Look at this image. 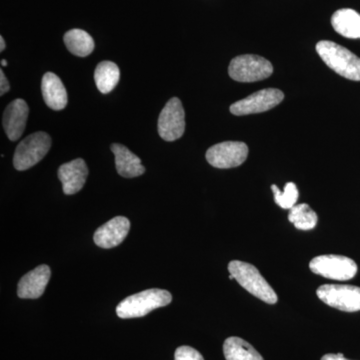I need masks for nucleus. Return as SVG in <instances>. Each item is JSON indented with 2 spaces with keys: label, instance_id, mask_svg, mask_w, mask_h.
<instances>
[{
  "label": "nucleus",
  "instance_id": "nucleus-13",
  "mask_svg": "<svg viewBox=\"0 0 360 360\" xmlns=\"http://www.w3.org/2000/svg\"><path fill=\"white\" fill-rule=\"evenodd\" d=\"M89 169L82 158L65 163L58 169V179L63 184V193L66 195L77 193L82 191L86 181Z\"/></svg>",
  "mask_w": 360,
  "mask_h": 360
},
{
  "label": "nucleus",
  "instance_id": "nucleus-3",
  "mask_svg": "<svg viewBox=\"0 0 360 360\" xmlns=\"http://www.w3.org/2000/svg\"><path fill=\"white\" fill-rule=\"evenodd\" d=\"M229 270L234 279L255 297L269 304H274L278 300L276 291L252 264L233 260L229 264Z\"/></svg>",
  "mask_w": 360,
  "mask_h": 360
},
{
  "label": "nucleus",
  "instance_id": "nucleus-24",
  "mask_svg": "<svg viewBox=\"0 0 360 360\" xmlns=\"http://www.w3.org/2000/svg\"><path fill=\"white\" fill-rule=\"evenodd\" d=\"M9 89H11V85H9L8 80H7L4 71L0 70V94L4 96Z\"/></svg>",
  "mask_w": 360,
  "mask_h": 360
},
{
  "label": "nucleus",
  "instance_id": "nucleus-15",
  "mask_svg": "<svg viewBox=\"0 0 360 360\" xmlns=\"http://www.w3.org/2000/svg\"><path fill=\"white\" fill-rule=\"evenodd\" d=\"M42 96L46 105L53 110H63L68 105V92L58 75L45 73L41 82Z\"/></svg>",
  "mask_w": 360,
  "mask_h": 360
},
{
  "label": "nucleus",
  "instance_id": "nucleus-12",
  "mask_svg": "<svg viewBox=\"0 0 360 360\" xmlns=\"http://www.w3.org/2000/svg\"><path fill=\"white\" fill-rule=\"evenodd\" d=\"M51 276V269L45 264L39 265L37 269L26 274L18 283V297L23 298V300L39 298L44 295Z\"/></svg>",
  "mask_w": 360,
  "mask_h": 360
},
{
  "label": "nucleus",
  "instance_id": "nucleus-9",
  "mask_svg": "<svg viewBox=\"0 0 360 360\" xmlns=\"http://www.w3.org/2000/svg\"><path fill=\"white\" fill-rule=\"evenodd\" d=\"M284 94L281 90L265 89L250 94L245 99L236 101L231 106L232 115L241 116L264 112L276 108L283 101Z\"/></svg>",
  "mask_w": 360,
  "mask_h": 360
},
{
  "label": "nucleus",
  "instance_id": "nucleus-26",
  "mask_svg": "<svg viewBox=\"0 0 360 360\" xmlns=\"http://www.w3.org/2000/svg\"><path fill=\"white\" fill-rule=\"evenodd\" d=\"M6 49V41L2 37H0V51H4Z\"/></svg>",
  "mask_w": 360,
  "mask_h": 360
},
{
  "label": "nucleus",
  "instance_id": "nucleus-7",
  "mask_svg": "<svg viewBox=\"0 0 360 360\" xmlns=\"http://www.w3.org/2000/svg\"><path fill=\"white\" fill-rule=\"evenodd\" d=\"M316 295L321 302L341 311L360 310V288L340 284H324L317 288Z\"/></svg>",
  "mask_w": 360,
  "mask_h": 360
},
{
  "label": "nucleus",
  "instance_id": "nucleus-18",
  "mask_svg": "<svg viewBox=\"0 0 360 360\" xmlns=\"http://www.w3.org/2000/svg\"><path fill=\"white\" fill-rule=\"evenodd\" d=\"M224 354L226 360H264L248 341L236 336L224 341Z\"/></svg>",
  "mask_w": 360,
  "mask_h": 360
},
{
  "label": "nucleus",
  "instance_id": "nucleus-23",
  "mask_svg": "<svg viewBox=\"0 0 360 360\" xmlns=\"http://www.w3.org/2000/svg\"><path fill=\"white\" fill-rule=\"evenodd\" d=\"M174 360H205L202 355L191 347H180L175 350Z\"/></svg>",
  "mask_w": 360,
  "mask_h": 360
},
{
  "label": "nucleus",
  "instance_id": "nucleus-20",
  "mask_svg": "<svg viewBox=\"0 0 360 360\" xmlns=\"http://www.w3.org/2000/svg\"><path fill=\"white\" fill-rule=\"evenodd\" d=\"M65 44L68 51L79 58L89 56L94 49V41L89 33L82 30H71L65 33Z\"/></svg>",
  "mask_w": 360,
  "mask_h": 360
},
{
  "label": "nucleus",
  "instance_id": "nucleus-21",
  "mask_svg": "<svg viewBox=\"0 0 360 360\" xmlns=\"http://www.w3.org/2000/svg\"><path fill=\"white\" fill-rule=\"evenodd\" d=\"M290 210L288 220L291 224H295L296 229L300 231H310L316 226L319 217L307 203L295 205Z\"/></svg>",
  "mask_w": 360,
  "mask_h": 360
},
{
  "label": "nucleus",
  "instance_id": "nucleus-17",
  "mask_svg": "<svg viewBox=\"0 0 360 360\" xmlns=\"http://www.w3.org/2000/svg\"><path fill=\"white\" fill-rule=\"evenodd\" d=\"M331 25L336 32L347 39H360V14L350 8L340 9L333 13Z\"/></svg>",
  "mask_w": 360,
  "mask_h": 360
},
{
  "label": "nucleus",
  "instance_id": "nucleus-25",
  "mask_svg": "<svg viewBox=\"0 0 360 360\" xmlns=\"http://www.w3.org/2000/svg\"><path fill=\"white\" fill-rule=\"evenodd\" d=\"M321 360H349L345 359V356H343L342 354H329L324 355L323 357H322Z\"/></svg>",
  "mask_w": 360,
  "mask_h": 360
},
{
  "label": "nucleus",
  "instance_id": "nucleus-22",
  "mask_svg": "<svg viewBox=\"0 0 360 360\" xmlns=\"http://www.w3.org/2000/svg\"><path fill=\"white\" fill-rule=\"evenodd\" d=\"M271 191L274 193L276 205L281 206L283 210H291L293 206L296 205L300 193H298L297 187L293 182L286 184L283 191H281V189L274 184L271 186Z\"/></svg>",
  "mask_w": 360,
  "mask_h": 360
},
{
  "label": "nucleus",
  "instance_id": "nucleus-1",
  "mask_svg": "<svg viewBox=\"0 0 360 360\" xmlns=\"http://www.w3.org/2000/svg\"><path fill=\"white\" fill-rule=\"evenodd\" d=\"M316 51L329 68L347 79L360 82V58L335 42L322 40Z\"/></svg>",
  "mask_w": 360,
  "mask_h": 360
},
{
  "label": "nucleus",
  "instance_id": "nucleus-2",
  "mask_svg": "<svg viewBox=\"0 0 360 360\" xmlns=\"http://www.w3.org/2000/svg\"><path fill=\"white\" fill-rule=\"evenodd\" d=\"M172 302V295L167 290L153 288L125 298L116 307V314L120 319H136L146 316L160 307H167Z\"/></svg>",
  "mask_w": 360,
  "mask_h": 360
},
{
  "label": "nucleus",
  "instance_id": "nucleus-27",
  "mask_svg": "<svg viewBox=\"0 0 360 360\" xmlns=\"http://www.w3.org/2000/svg\"><path fill=\"white\" fill-rule=\"evenodd\" d=\"M1 65L4 66V68H6V66H7V61L6 60V59H2Z\"/></svg>",
  "mask_w": 360,
  "mask_h": 360
},
{
  "label": "nucleus",
  "instance_id": "nucleus-4",
  "mask_svg": "<svg viewBox=\"0 0 360 360\" xmlns=\"http://www.w3.org/2000/svg\"><path fill=\"white\" fill-rule=\"evenodd\" d=\"M51 148V139L45 132L28 135L18 144L14 153V167L20 172L30 169L39 163Z\"/></svg>",
  "mask_w": 360,
  "mask_h": 360
},
{
  "label": "nucleus",
  "instance_id": "nucleus-16",
  "mask_svg": "<svg viewBox=\"0 0 360 360\" xmlns=\"http://www.w3.org/2000/svg\"><path fill=\"white\" fill-rule=\"evenodd\" d=\"M111 151L115 155V167L118 174L125 179L141 176L146 172L141 158L132 153L129 148L120 143H113Z\"/></svg>",
  "mask_w": 360,
  "mask_h": 360
},
{
  "label": "nucleus",
  "instance_id": "nucleus-8",
  "mask_svg": "<svg viewBox=\"0 0 360 360\" xmlns=\"http://www.w3.org/2000/svg\"><path fill=\"white\" fill-rule=\"evenodd\" d=\"M248 155V148L245 142L224 141L215 144L206 153V160L213 167H238L243 165Z\"/></svg>",
  "mask_w": 360,
  "mask_h": 360
},
{
  "label": "nucleus",
  "instance_id": "nucleus-5",
  "mask_svg": "<svg viewBox=\"0 0 360 360\" xmlns=\"http://www.w3.org/2000/svg\"><path fill=\"white\" fill-rule=\"evenodd\" d=\"M274 66L262 56L245 54L231 60L229 68V77L236 82H255L269 77Z\"/></svg>",
  "mask_w": 360,
  "mask_h": 360
},
{
  "label": "nucleus",
  "instance_id": "nucleus-11",
  "mask_svg": "<svg viewBox=\"0 0 360 360\" xmlns=\"http://www.w3.org/2000/svg\"><path fill=\"white\" fill-rule=\"evenodd\" d=\"M129 220L124 217H116L99 227L94 236V243L101 248H112L120 245L129 234Z\"/></svg>",
  "mask_w": 360,
  "mask_h": 360
},
{
  "label": "nucleus",
  "instance_id": "nucleus-10",
  "mask_svg": "<svg viewBox=\"0 0 360 360\" xmlns=\"http://www.w3.org/2000/svg\"><path fill=\"white\" fill-rule=\"evenodd\" d=\"M158 134L165 141L180 139L186 130V113L177 97L170 99L158 118Z\"/></svg>",
  "mask_w": 360,
  "mask_h": 360
},
{
  "label": "nucleus",
  "instance_id": "nucleus-6",
  "mask_svg": "<svg viewBox=\"0 0 360 360\" xmlns=\"http://www.w3.org/2000/svg\"><path fill=\"white\" fill-rule=\"evenodd\" d=\"M309 269L314 274L333 281H349L357 274V264L354 260L343 255L316 257L310 262Z\"/></svg>",
  "mask_w": 360,
  "mask_h": 360
},
{
  "label": "nucleus",
  "instance_id": "nucleus-19",
  "mask_svg": "<svg viewBox=\"0 0 360 360\" xmlns=\"http://www.w3.org/2000/svg\"><path fill=\"white\" fill-rule=\"evenodd\" d=\"M120 68L115 63L103 61L96 66L94 82L101 94H108L112 91L120 82Z\"/></svg>",
  "mask_w": 360,
  "mask_h": 360
},
{
  "label": "nucleus",
  "instance_id": "nucleus-14",
  "mask_svg": "<svg viewBox=\"0 0 360 360\" xmlns=\"http://www.w3.org/2000/svg\"><path fill=\"white\" fill-rule=\"evenodd\" d=\"M30 108L23 99H15L9 103L4 113V127L11 141L20 139L26 127Z\"/></svg>",
  "mask_w": 360,
  "mask_h": 360
}]
</instances>
